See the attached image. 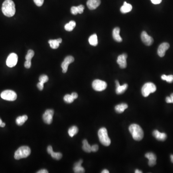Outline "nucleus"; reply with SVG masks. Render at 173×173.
Listing matches in <instances>:
<instances>
[{
	"instance_id": "4be33fe9",
	"label": "nucleus",
	"mask_w": 173,
	"mask_h": 173,
	"mask_svg": "<svg viewBox=\"0 0 173 173\" xmlns=\"http://www.w3.org/2000/svg\"><path fill=\"white\" fill-rule=\"evenodd\" d=\"M89 44H91V45L96 46L98 43L97 35L94 34L91 35L89 39Z\"/></svg>"
},
{
	"instance_id": "79ce46f5",
	"label": "nucleus",
	"mask_w": 173,
	"mask_h": 173,
	"mask_svg": "<svg viewBox=\"0 0 173 173\" xmlns=\"http://www.w3.org/2000/svg\"><path fill=\"white\" fill-rule=\"evenodd\" d=\"M37 173H48V171L46 169H42L37 172Z\"/></svg>"
},
{
	"instance_id": "0eeeda50",
	"label": "nucleus",
	"mask_w": 173,
	"mask_h": 173,
	"mask_svg": "<svg viewBox=\"0 0 173 173\" xmlns=\"http://www.w3.org/2000/svg\"><path fill=\"white\" fill-rule=\"evenodd\" d=\"M92 86L95 91H97V92H102L106 89L107 84L104 81L99 80V79H96L93 81Z\"/></svg>"
},
{
	"instance_id": "c85d7f7f",
	"label": "nucleus",
	"mask_w": 173,
	"mask_h": 173,
	"mask_svg": "<svg viewBox=\"0 0 173 173\" xmlns=\"http://www.w3.org/2000/svg\"><path fill=\"white\" fill-rule=\"evenodd\" d=\"M50 154L53 158L57 160H59L62 158V154L60 153H56L53 151L50 153Z\"/></svg>"
},
{
	"instance_id": "a19ab883",
	"label": "nucleus",
	"mask_w": 173,
	"mask_h": 173,
	"mask_svg": "<svg viewBox=\"0 0 173 173\" xmlns=\"http://www.w3.org/2000/svg\"><path fill=\"white\" fill-rule=\"evenodd\" d=\"M71 95L72 96L73 98L74 99L78 98V94L77 93H76V92H73V93L71 94Z\"/></svg>"
},
{
	"instance_id": "f3484780",
	"label": "nucleus",
	"mask_w": 173,
	"mask_h": 173,
	"mask_svg": "<svg viewBox=\"0 0 173 173\" xmlns=\"http://www.w3.org/2000/svg\"><path fill=\"white\" fill-rule=\"evenodd\" d=\"M83 163L82 160H80L77 163H75L74 165L73 170L76 173H85V169L81 167V164Z\"/></svg>"
},
{
	"instance_id": "9b49d317",
	"label": "nucleus",
	"mask_w": 173,
	"mask_h": 173,
	"mask_svg": "<svg viewBox=\"0 0 173 173\" xmlns=\"http://www.w3.org/2000/svg\"><path fill=\"white\" fill-rule=\"evenodd\" d=\"M141 39L146 45L151 46L154 43V39L148 34L146 31H143L141 34Z\"/></svg>"
},
{
	"instance_id": "f257e3e1",
	"label": "nucleus",
	"mask_w": 173,
	"mask_h": 173,
	"mask_svg": "<svg viewBox=\"0 0 173 173\" xmlns=\"http://www.w3.org/2000/svg\"><path fill=\"white\" fill-rule=\"evenodd\" d=\"M1 10L4 16L12 17L16 13V7L14 2L12 0H5L3 3Z\"/></svg>"
},
{
	"instance_id": "e433bc0d",
	"label": "nucleus",
	"mask_w": 173,
	"mask_h": 173,
	"mask_svg": "<svg viewBox=\"0 0 173 173\" xmlns=\"http://www.w3.org/2000/svg\"><path fill=\"white\" fill-rule=\"evenodd\" d=\"M99 150V146L98 145H93L92 146V152H96Z\"/></svg>"
},
{
	"instance_id": "f03ea898",
	"label": "nucleus",
	"mask_w": 173,
	"mask_h": 173,
	"mask_svg": "<svg viewBox=\"0 0 173 173\" xmlns=\"http://www.w3.org/2000/svg\"><path fill=\"white\" fill-rule=\"evenodd\" d=\"M129 132L132 135L133 139L140 141L143 138V131L140 125L137 124H132L129 127Z\"/></svg>"
},
{
	"instance_id": "5701e85b",
	"label": "nucleus",
	"mask_w": 173,
	"mask_h": 173,
	"mask_svg": "<svg viewBox=\"0 0 173 173\" xmlns=\"http://www.w3.org/2000/svg\"><path fill=\"white\" fill-rule=\"evenodd\" d=\"M82 144V149L84 151L89 153L92 152V146L89 144L88 141L86 140H83Z\"/></svg>"
},
{
	"instance_id": "7ed1b4c3",
	"label": "nucleus",
	"mask_w": 173,
	"mask_h": 173,
	"mask_svg": "<svg viewBox=\"0 0 173 173\" xmlns=\"http://www.w3.org/2000/svg\"><path fill=\"white\" fill-rule=\"evenodd\" d=\"M31 154V150L28 146H21L14 153V158L16 160L26 158Z\"/></svg>"
},
{
	"instance_id": "9d476101",
	"label": "nucleus",
	"mask_w": 173,
	"mask_h": 173,
	"mask_svg": "<svg viewBox=\"0 0 173 173\" xmlns=\"http://www.w3.org/2000/svg\"><path fill=\"white\" fill-rule=\"evenodd\" d=\"M74 60L75 59H74V57L72 56H68L65 58L64 61L63 62L62 65H61V67H62L63 72V73H66L69 65L74 62Z\"/></svg>"
},
{
	"instance_id": "20e7f679",
	"label": "nucleus",
	"mask_w": 173,
	"mask_h": 173,
	"mask_svg": "<svg viewBox=\"0 0 173 173\" xmlns=\"http://www.w3.org/2000/svg\"><path fill=\"white\" fill-rule=\"evenodd\" d=\"M98 137L99 141L105 146H109L111 144V140L109 138L107 129L105 128H102L98 131Z\"/></svg>"
},
{
	"instance_id": "c03bdc74",
	"label": "nucleus",
	"mask_w": 173,
	"mask_h": 173,
	"mask_svg": "<svg viewBox=\"0 0 173 173\" xmlns=\"http://www.w3.org/2000/svg\"><path fill=\"white\" fill-rule=\"evenodd\" d=\"M166 102H167V103H172V101H171L170 97H167L166 98Z\"/></svg>"
},
{
	"instance_id": "58836bf2",
	"label": "nucleus",
	"mask_w": 173,
	"mask_h": 173,
	"mask_svg": "<svg viewBox=\"0 0 173 173\" xmlns=\"http://www.w3.org/2000/svg\"><path fill=\"white\" fill-rule=\"evenodd\" d=\"M151 3L154 4H160L161 3L162 0H151Z\"/></svg>"
},
{
	"instance_id": "c756f323",
	"label": "nucleus",
	"mask_w": 173,
	"mask_h": 173,
	"mask_svg": "<svg viewBox=\"0 0 173 173\" xmlns=\"http://www.w3.org/2000/svg\"><path fill=\"white\" fill-rule=\"evenodd\" d=\"M34 56V52L32 50H30L27 52V54L26 55L25 59L27 61H31V59Z\"/></svg>"
},
{
	"instance_id": "1a4fd4ad",
	"label": "nucleus",
	"mask_w": 173,
	"mask_h": 173,
	"mask_svg": "<svg viewBox=\"0 0 173 173\" xmlns=\"http://www.w3.org/2000/svg\"><path fill=\"white\" fill-rule=\"evenodd\" d=\"M54 115V111L52 109L47 110L43 116V120L46 124H51L53 120V116Z\"/></svg>"
},
{
	"instance_id": "f8f14e48",
	"label": "nucleus",
	"mask_w": 173,
	"mask_h": 173,
	"mask_svg": "<svg viewBox=\"0 0 173 173\" xmlns=\"http://www.w3.org/2000/svg\"><path fill=\"white\" fill-rule=\"evenodd\" d=\"M128 55L126 53H123L118 56L117 60V63L119 65L120 68H125L127 66V59Z\"/></svg>"
},
{
	"instance_id": "37998d69",
	"label": "nucleus",
	"mask_w": 173,
	"mask_h": 173,
	"mask_svg": "<svg viewBox=\"0 0 173 173\" xmlns=\"http://www.w3.org/2000/svg\"><path fill=\"white\" fill-rule=\"evenodd\" d=\"M5 123L3 122L1 119L0 118V127H1V128H4V127H5Z\"/></svg>"
},
{
	"instance_id": "39448f33",
	"label": "nucleus",
	"mask_w": 173,
	"mask_h": 173,
	"mask_svg": "<svg viewBox=\"0 0 173 173\" xmlns=\"http://www.w3.org/2000/svg\"><path fill=\"white\" fill-rule=\"evenodd\" d=\"M156 91V86L151 82L146 83V84L142 86L141 89V92L142 95L144 97H147L151 93H154Z\"/></svg>"
},
{
	"instance_id": "6ab92c4d",
	"label": "nucleus",
	"mask_w": 173,
	"mask_h": 173,
	"mask_svg": "<svg viewBox=\"0 0 173 173\" xmlns=\"http://www.w3.org/2000/svg\"><path fill=\"white\" fill-rule=\"evenodd\" d=\"M153 136L158 141H164L167 138V135L164 133H161L157 130L153 132Z\"/></svg>"
},
{
	"instance_id": "8fccbe9b",
	"label": "nucleus",
	"mask_w": 173,
	"mask_h": 173,
	"mask_svg": "<svg viewBox=\"0 0 173 173\" xmlns=\"http://www.w3.org/2000/svg\"><path fill=\"white\" fill-rule=\"evenodd\" d=\"M171 161H172V163H173V155H171Z\"/></svg>"
},
{
	"instance_id": "49530a36",
	"label": "nucleus",
	"mask_w": 173,
	"mask_h": 173,
	"mask_svg": "<svg viewBox=\"0 0 173 173\" xmlns=\"http://www.w3.org/2000/svg\"><path fill=\"white\" fill-rule=\"evenodd\" d=\"M135 173H142V171H141L139 170H138V169H137V170H135Z\"/></svg>"
},
{
	"instance_id": "412c9836",
	"label": "nucleus",
	"mask_w": 173,
	"mask_h": 173,
	"mask_svg": "<svg viewBox=\"0 0 173 173\" xmlns=\"http://www.w3.org/2000/svg\"><path fill=\"white\" fill-rule=\"evenodd\" d=\"M128 108V105L126 103H121L115 106V110L118 114H121L124 112V111Z\"/></svg>"
},
{
	"instance_id": "a878e982",
	"label": "nucleus",
	"mask_w": 173,
	"mask_h": 173,
	"mask_svg": "<svg viewBox=\"0 0 173 173\" xmlns=\"http://www.w3.org/2000/svg\"><path fill=\"white\" fill-rule=\"evenodd\" d=\"M48 42H49V43L51 48L53 49H57L59 46L60 43L57 40V39L56 40H49Z\"/></svg>"
},
{
	"instance_id": "423d86ee",
	"label": "nucleus",
	"mask_w": 173,
	"mask_h": 173,
	"mask_svg": "<svg viewBox=\"0 0 173 173\" xmlns=\"http://www.w3.org/2000/svg\"><path fill=\"white\" fill-rule=\"evenodd\" d=\"M1 97L6 101H14L17 99V94L12 90H5L1 92Z\"/></svg>"
},
{
	"instance_id": "dca6fc26",
	"label": "nucleus",
	"mask_w": 173,
	"mask_h": 173,
	"mask_svg": "<svg viewBox=\"0 0 173 173\" xmlns=\"http://www.w3.org/2000/svg\"><path fill=\"white\" fill-rule=\"evenodd\" d=\"M115 84H116V93L117 94H122L128 89V85L127 84H125L121 86L117 80L115 81Z\"/></svg>"
},
{
	"instance_id": "473e14b6",
	"label": "nucleus",
	"mask_w": 173,
	"mask_h": 173,
	"mask_svg": "<svg viewBox=\"0 0 173 173\" xmlns=\"http://www.w3.org/2000/svg\"><path fill=\"white\" fill-rule=\"evenodd\" d=\"M34 2L37 6H41L43 4L44 0H33Z\"/></svg>"
},
{
	"instance_id": "2f4dec72",
	"label": "nucleus",
	"mask_w": 173,
	"mask_h": 173,
	"mask_svg": "<svg viewBox=\"0 0 173 173\" xmlns=\"http://www.w3.org/2000/svg\"><path fill=\"white\" fill-rule=\"evenodd\" d=\"M49 80V78L48 76L45 75H43L40 76L39 78V81L40 82L43 83H45L47 82Z\"/></svg>"
},
{
	"instance_id": "a18cd8bd",
	"label": "nucleus",
	"mask_w": 173,
	"mask_h": 173,
	"mask_svg": "<svg viewBox=\"0 0 173 173\" xmlns=\"http://www.w3.org/2000/svg\"><path fill=\"white\" fill-rule=\"evenodd\" d=\"M109 172L108 170H107L106 169H105V170H103L102 171V173H109Z\"/></svg>"
},
{
	"instance_id": "4468645a",
	"label": "nucleus",
	"mask_w": 173,
	"mask_h": 173,
	"mask_svg": "<svg viewBox=\"0 0 173 173\" xmlns=\"http://www.w3.org/2000/svg\"><path fill=\"white\" fill-rule=\"evenodd\" d=\"M145 157L148 159V164L150 167H154L156 164V155L152 153H148L145 154Z\"/></svg>"
},
{
	"instance_id": "4c0bfd02",
	"label": "nucleus",
	"mask_w": 173,
	"mask_h": 173,
	"mask_svg": "<svg viewBox=\"0 0 173 173\" xmlns=\"http://www.w3.org/2000/svg\"><path fill=\"white\" fill-rule=\"evenodd\" d=\"M37 87L40 91H43L44 88V83L40 82L37 84Z\"/></svg>"
},
{
	"instance_id": "2eb2a0df",
	"label": "nucleus",
	"mask_w": 173,
	"mask_h": 173,
	"mask_svg": "<svg viewBox=\"0 0 173 173\" xmlns=\"http://www.w3.org/2000/svg\"><path fill=\"white\" fill-rule=\"evenodd\" d=\"M101 0H88L86 5L90 10H94L101 4Z\"/></svg>"
},
{
	"instance_id": "6e6552de",
	"label": "nucleus",
	"mask_w": 173,
	"mask_h": 173,
	"mask_svg": "<svg viewBox=\"0 0 173 173\" xmlns=\"http://www.w3.org/2000/svg\"><path fill=\"white\" fill-rule=\"evenodd\" d=\"M18 61V56L16 53H12L9 54L7 58L6 65L9 67H13L16 66Z\"/></svg>"
},
{
	"instance_id": "393cba45",
	"label": "nucleus",
	"mask_w": 173,
	"mask_h": 173,
	"mask_svg": "<svg viewBox=\"0 0 173 173\" xmlns=\"http://www.w3.org/2000/svg\"><path fill=\"white\" fill-rule=\"evenodd\" d=\"M76 25V23L74 21H71L68 23L66 24L65 26V29L67 31H72Z\"/></svg>"
},
{
	"instance_id": "cd10ccee",
	"label": "nucleus",
	"mask_w": 173,
	"mask_h": 173,
	"mask_svg": "<svg viewBox=\"0 0 173 173\" xmlns=\"http://www.w3.org/2000/svg\"><path fill=\"white\" fill-rule=\"evenodd\" d=\"M161 78L163 80H165L167 82L172 83L173 82V75L167 76V75H163L161 76Z\"/></svg>"
},
{
	"instance_id": "f704fd0d",
	"label": "nucleus",
	"mask_w": 173,
	"mask_h": 173,
	"mask_svg": "<svg viewBox=\"0 0 173 173\" xmlns=\"http://www.w3.org/2000/svg\"><path fill=\"white\" fill-rule=\"evenodd\" d=\"M77 8H78V13L79 14H82L83 13V11H84V5H79L78 6H77Z\"/></svg>"
},
{
	"instance_id": "a211bd4d",
	"label": "nucleus",
	"mask_w": 173,
	"mask_h": 173,
	"mask_svg": "<svg viewBox=\"0 0 173 173\" xmlns=\"http://www.w3.org/2000/svg\"><path fill=\"white\" fill-rule=\"evenodd\" d=\"M120 30L119 27H115L112 31V37L114 40L117 42L121 43L122 41V39L120 35Z\"/></svg>"
},
{
	"instance_id": "de8ad7c7",
	"label": "nucleus",
	"mask_w": 173,
	"mask_h": 173,
	"mask_svg": "<svg viewBox=\"0 0 173 173\" xmlns=\"http://www.w3.org/2000/svg\"><path fill=\"white\" fill-rule=\"evenodd\" d=\"M170 98L171 101H172V103H173V93L171 94Z\"/></svg>"
},
{
	"instance_id": "72a5a7b5",
	"label": "nucleus",
	"mask_w": 173,
	"mask_h": 173,
	"mask_svg": "<svg viewBox=\"0 0 173 173\" xmlns=\"http://www.w3.org/2000/svg\"><path fill=\"white\" fill-rule=\"evenodd\" d=\"M71 13L74 15H76L78 14V10L77 6H73L71 8Z\"/></svg>"
},
{
	"instance_id": "aec40b11",
	"label": "nucleus",
	"mask_w": 173,
	"mask_h": 173,
	"mask_svg": "<svg viewBox=\"0 0 173 173\" xmlns=\"http://www.w3.org/2000/svg\"><path fill=\"white\" fill-rule=\"evenodd\" d=\"M132 6L129 4H128L126 1H125L123 4V6L120 8V11L123 14L128 13L132 10Z\"/></svg>"
},
{
	"instance_id": "bb28decb",
	"label": "nucleus",
	"mask_w": 173,
	"mask_h": 173,
	"mask_svg": "<svg viewBox=\"0 0 173 173\" xmlns=\"http://www.w3.org/2000/svg\"><path fill=\"white\" fill-rule=\"evenodd\" d=\"M78 131H79V129L78 127L76 126H73L69 129L68 132L69 135L71 137H73L78 133Z\"/></svg>"
},
{
	"instance_id": "c9c22d12",
	"label": "nucleus",
	"mask_w": 173,
	"mask_h": 173,
	"mask_svg": "<svg viewBox=\"0 0 173 173\" xmlns=\"http://www.w3.org/2000/svg\"><path fill=\"white\" fill-rule=\"evenodd\" d=\"M24 66H25L26 68H30L31 66V61L26 60V62H25V63H24Z\"/></svg>"
},
{
	"instance_id": "ddd939ff",
	"label": "nucleus",
	"mask_w": 173,
	"mask_h": 173,
	"mask_svg": "<svg viewBox=\"0 0 173 173\" xmlns=\"http://www.w3.org/2000/svg\"><path fill=\"white\" fill-rule=\"evenodd\" d=\"M169 43H164L160 44L158 49L157 53L159 56L163 57L164 56L165 54V52L169 48Z\"/></svg>"
},
{
	"instance_id": "b1692460",
	"label": "nucleus",
	"mask_w": 173,
	"mask_h": 173,
	"mask_svg": "<svg viewBox=\"0 0 173 173\" xmlns=\"http://www.w3.org/2000/svg\"><path fill=\"white\" fill-rule=\"evenodd\" d=\"M27 115H24L22 116H18L16 119V123L18 125H22L25 123L27 120Z\"/></svg>"
},
{
	"instance_id": "09e8293b",
	"label": "nucleus",
	"mask_w": 173,
	"mask_h": 173,
	"mask_svg": "<svg viewBox=\"0 0 173 173\" xmlns=\"http://www.w3.org/2000/svg\"><path fill=\"white\" fill-rule=\"evenodd\" d=\"M57 40H58V41H59V43H62V39H61V38H59V39H57Z\"/></svg>"
},
{
	"instance_id": "ea45409f",
	"label": "nucleus",
	"mask_w": 173,
	"mask_h": 173,
	"mask_svg": "<svg viewBox=\"0 0 173 173\" xmlns=\"http://www.w3.org/2000/svg\"><path fill=\"white\" fill-rule=\"evenodd\" d=\"M53 151V148H52V146H48V148H47V151H48V154H50V153H52Z\"/></svg>"
},
{
	"instance_id": "7c9ffc66",
	"label": "nucleus",
	"mask_w": 173,
	"mask_h": 173,
	"mask_svg": "<svg viewBox=\"0 0 173 173\" xmlns=\"http://www.w3.org/2000/svg\"><path fill=\"white\" fill-rule=\"evenodd\" d=\"M63 99L67 103H71L73 102L74 99L73 98L71 94H66L63 97Z\"/></svg>"
}]
</instances>
